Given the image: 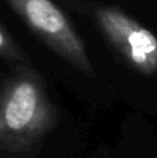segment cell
Returning <instances> with one entry per match:
<instances>
[{"label":"cell","mask_w":157,"mask_h":158,"mask_svg":"<svg viewBox=\"0 0 157 158\" xmlns=\"http://www.w3.org/2000/svg\"><path fill=\"white\" fill-rule=\"evenodd\" d=\"M54 108L40 79L31 71L15 75L0 93V150L32 146L52 126Z\"/></svg>","instance_id":"cell-1"},{"label":"cell","mask_w":157,"mask_h":158,"mask_svg":"<svg viewBox=\"0 0 157 158\" xmlns=\"http://www.w3.org/2000/svg\"><path fill=\"white\" fill-rule=\"evenodd\" d=\"M29 28L63 60L78 71L93 75L82 39L66 14L52 0H6Z\"/></svg>","instance_id":"cell-2"},{"label":"cell","mask_w":157,"mask_h":158,"mask_svg":"<svg viewBox=\"0 0 157 158\" xmlns=\"http://www.w3.org/2000/svg\"><path fill=\"white\" fill-rule=\"evenodd\" d=\"M100 29L128 64L143 75L157 72V38L150 29L116 7H99Z\"/></svg>","instance_id":"cell-3"},{"label":"cell","mask_w":157,"mask_h":158,"mask_svg":"<svg viewBox=\"0 0 157 158\" xmlns=\"http://www.w3.org/2000/svg\"><path fill=\"white\" fill-rule=\"evenodd\" d=\"M0 54L7 56V57H13V58H19L18 52L15 50L14 44L10 42L8 36L6 35V32L2 28H0Z\"/></svg>","instance_id":"cell-4"}]
</instances>
